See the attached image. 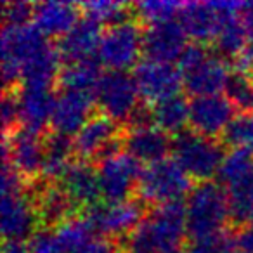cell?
<instances>
[{
    "mask_svg": "<svg viewBox=\"0 0 253 253\" xmlns=\"http://www.w3.org/2000/svg\"><path fill=\"white\" fill-rule=\"evenodd\" d=\"M186 236V203L173 201L153 207L122 243L128 253H165L179 248Z\"/></svg>",
    "mask_w": 253,
    "mask_h": 253,
    "instance_id": "cell-1",
    "label": "cell"
},
{
    "mask_svg": "<svg viewBox=\"0 0 253 253\" xmlns=\"http://www.w3.org/2000/svg\"><path fill=\"white\" fill-rule=\"evenodd\" d=\"M229 201V222L232 231H241L253 218V153L231 149L217 173Z\"/></svg>",
    "mask_w": 253,
    "mask_h": 253,
    "instance_id": "cell-2",
    "label": "cell"
},
{
    "mask_svg": "<svg viewBox=\"0 0 253 253\" xmlns=\"http://www.w3.org/2000/svg\"><path fill=\"white\" fill-rule=\"evenodd\" d=\"M187 238L191 241L224 231L229 222V201L220 182H196L186 201Z\"/></svg>",
    "mask_w": 253,
    "mask_h": 253,
    "instance_id": "cell-3",
    "label": "cell"
},
{
    "mask_svg": "<svg viewBox=\"0 0 253 253\" xmlns=\"http://www.w3.org/2000/svg\"><path fill=\"white\" fill-rule=\"evenodd\" d=\"M173 160L184 169L191 179L198 182L213 180L225 158L222 141L194 132L193 128L182 130L172 137Z\"/></svg>",
    "mask_w": 253,
    "mask_h": 253,
    "instance_id": "cell-4",
    "label": "cell"
},
{
    "mask_svg": "<svg viewBox=\"0 0 253 253\" xmlns=\"http://www.w3.org/2000/svg\"><path fill=\"white\" fill-rule=\"evenodd\" d=\"M191 177L173 158H165L142 167L137 182V200L144 205H167L182 201L193 189Z\"/></svg>",
    "mask_w": 253,
    "mask_h": 253,
    "instance_id": "cell-5",
    "label": "cell"
},
{
    "mask_svg": "<svg viewBox=\"0 0 253 253\" xmlns=\"http://www.w3.org/2000/svg\"><path fill=\"white\" fill-rule=\"evenodd\" d=\"M139 88L135 78L128 71L106 70L102 71L94 88V101L101 115L113 122L125 125L130 113L139 104Z\"/></svg>",
    "mask_w": 253,
    "mask_h": 253,
    "instance_id": "cell-6",
    "label": "cell"
},
{
    "mask_svg": "<svg viewBox=\"0 0 253 253\" xmlns=\"http://www.w3.org/2000/svg\"><path fill=\"white\" fill-rule=\"evenodd\" d=\"M146 205L139 200H126L118 203L99 201L85 210V220L92 231L101 234V238L125 239L146 217Z\"/></svg>",
    "mask_w": 253,
    "mask_h": 253,
    "instance_id": "cell-7",
    "label": "cell"
},
{
    "mask_svg": "<svg viewBox=\"0 0 253 253\" xmlns=\"http://www.w3.org/2000/svg\"><path fill=\"white\" fill-rule=\"evenodd\" d=\"M142 52V30L137 19L106 28L97 49V59L108 70L126 71L137 66Z\"/></svg>",
    "mask_w": 253,
    "mask_h": 253,
    "instance_id": "cell-8",
    "label": "cell"
},
{
    "mask_svg": "<svg viewBox=\"0 0 253 253\" xmlns=\"http://www.w3.org/2000/svg\"><path fill=\"white\" fill-rule=\"evenodd\" d=\"M95 170H97L101 198L108 203H118V201H126L137 189L142 167L139 160H135L126 151H122L97 162Z\"/></svg>",
    "mask_w": 253,
    "mask_h": 253,
    "instance_id": "cell-9",
    "label": "cell"
},
{
    "mask_svg": "<svg viewBox=\"0 0 253 253\" xmlns=\"http://www.w3.org/2000/svg\"><path fill=\"white\" fill-rule=\"evenodd\" d=\"M45 151V135L35 134L19 126L12 134L2 137V162L11 165L25 177L28 184L40 179Z\"/></svg>",
    "mask_w": 253,
    "mask_h": 253,
    "instance_id": "cell-10",
    "label": "cell"
},
{
    "mask_svg": "<svg viewBox=\"0 0 253 253\" xmlns=\"http://www.w3.org/2000/svg\"><path fill=\"white\" fill-rule=\"evenodd\" d=\"M132 75L135 78L142 101L151 106L177 95L180 87H184L182 73L173 63H160L149 59L139 61Z\"/></svg>",
    "mask_w": 253,
    "mask_h": 253,
    "instance_id": "cell-11",
    "label": "cell"
},
{
    "mask_svg": "<svg viewBox=\"0 0 253 253\" xmlns=\"http://www.w3.org/2000/svg\"><path fill=\"white\" fill-rule=\"evenodd\" d=\"M33 205H35L40 229H56L75 218L77 207L70 200L64 189L56 182H45V180H37L30 186Z\"/></svg>",
    "mask_w": 253,
    "mask_h": 253,
    "instance_id": "cell-12",
    "label": "cell"
},
{
    "mask_svg": "<svg viewBox=\"0 0 253 253\" xmlns=\"http://www.w3.org/2000/svg\"><path fill=\"white\" fill-rule=\"evenodd\" d=\"M94 104V92L61 90L54 104L50 132L66 137L77 135L82 126L94 116L92 115Z\"/></svg>",
    "mask_w": 253,
    "mask_h": 253,
    "instance_id": "cell-13",
    "label": "cell"
},
{
    "mask_svg": "<svg viewBox=\"0 0 253 253\" xmlns=\"http://www.w3.org/2000/svg\"><path fill=\"white\" fill-rule=\"evenodd\" d=\"M234 116V106L225 95H203L189 101V123L194 132L205 137H222Z\"/></svg>",
    "mask_w": 253,
    "mask_h": 253,
    "instance_id": "cell-14",
    "label": "cell"
},
{
    "mask_svg": "<svg viewBox=\"0 0 253 253\" xmlns=\"http://www.w3.org/2000/svg\"><path fill=\"white\" fill-rule=\"evenodd\" d=\"M2 236L5 241H23L40 229L30 189L21 194L2 196Z\"/></svg>",
    "mask_w": 253,
    "mask_h": 253,
    "instance_id": "cell-15",
    "label": "cell"
},
{
    "mask_svg": "<svg viewBox=\"0 0 253 253\" xmlns=\"http://www.w3.org/2000/svg\"><path fill=\"white\" fill-rule=\"evenodd\" d=\"M186 32L180 21H163L142 30V54L149 61L173 63L186 49Z\"/></svg>",
    "mask_w": 253,
    "mask_h": 253,
    "instance_id": "cell-16",
    "label": "cell"
},
{
    "mask_svg": "<svg viewBox=\"0 0 253 253\" xmlns=\"http://www.w3.org/2000/svg\"><path fill=\"white\" fill-rule=\"evenodd\" d=\"M123 135V125L104 115H94L73 137L75 158L80 162L97 160L102 149Z\"/></svg>",
    "mask_w": 253,
    "mask_h": 253,
    "instance_id": "cell-17",
    "label": "cell"
},
{
    "mask_svg": "<svg viewBox=\"0 0 253 253\" xmlns=\"http://www.w3.org/2000/svg\"><path fill=\"white\" fill-rule=\"evenodd\" d=\"M56 97L57 95H54V88L19 87L18 104L21 128L45 135L47 126H50Z\"/></svg>",
    "mask_w": 253,
    "mask_h": 253,
    "instance_id": "cell-18",
    "label": "cell"
},
{
    "mask_svg": "<svg viewBox=\"0 0 253 253\" xmlns=\"http://www.w3.org/2000/svg\"><path fill=\"white\" fill-rule=\"evenodd\" d=\"M101 23L88 16H82L77 25L57 40L56 47L64 64L92 59V54L97 52L101 43Z\"/></svg>",
    "mask_w": 253,
    "mask_h": 253,
    "instance_id": "cell-19",
    "label": "cell"
},
{
    "mask_svg": "<svg viewBox=\"0 0 253 253\" xmlns=\"http://www.w3.org/2000/svg\"><path fill=\"white\" fill-rule=\"evenodd\" d=\"M231 73L225 59L217 54H208L200 64L184 71V88L193 97L215 95L225 87V82Z\"/></svg>",
    "mask_w": 253,
    "mask_h": 253,
    "instance_id": "cell-20",
    "label": "cell"
},
{
    "mask_svg": "<svg viewBox=\"0 0 253 253\" xmlns=\"http://www.w3.org/2000/svg\"><path fill=\"white\" fill-rule=\"evenodd\" d=\"M59 186L64 189V193L70 196V200L75 203L77 208H85L99 203L101 189H99L97 170L88 162L75 160L64 175L61 177Z\"/></svg>",
    "mask_w": 253,
    "mask_h": 253,
    "instance_id": "cell-21",
    "label": "cell"
},
{
    "mask_svg": "<svg viewBox=\"0 0 253 253\" xmlns=\"http://www.w3.org/2000/svg\"><path fill=\"white\" fill-rule=\"evenodd\" d=\"M123 149L139 162L155 163L172 151V139L156 125L123 132Z\"/></svg>",
    "mask_w": 253,
    "mask_h": 253,
    "instance_id": "cell-22",
    "label": "cell"
},
{
    "mask_svg": "<svg viewBox=\"0 0 253 253\" xmlns=\"http://www.w3.org/2000/svg\"><path fill=\"white\" fill-rule=\"evenodd\" d=\"M180 25L187 37L198 43L213 40L224 16L218 14L210 2H187L179 12Z\"/></svg>",
    "mask_w": 253,
    "mask_h": 253,
    "instance_id": "cell-23",
    "label": "cell"
},
{
    "mask_svg": "<svg viewBox=\"0 0 253 253\" xmlns=\"http://www.w3.org/2000/svg\"><path fill=\"white\" fill-rule=\"evenodd\" d=\"M80 5L70 2H42L35 4L33 26L45 37H63L77 25Z\"/></svg>",
    "mask_w": 253,
    "mask_h": 253,
    "instance_id": "cell-24",
    "label": "cell"
},
{
    "mask_svg": "<svg viewBox=\"0 0 253 253\" xmlns=\"http://www.w3.org/2000/svg\"><path fill=\"white\" fill-rule=\"evenodd\" d=\"M75 149L73 141L66 135L47 132L45 134V151H43L42 163V177L45 182H56L61 180L68 167L75 162Z\"/></svg>",
    "mask_w": 253,
    "mask_h": 253,
    "instance_id": "cell-25",
    "label": "cell"
},
{
    "mask_svg": "<svg viewBox=\"0 0 253 253\" xmlns=\"http://www.w3.org/2000/svg\"><path fill=\"white\" fill-rule=\"evenodd\" d=\"M99 59H85L78 63L64 64L57 77V87L61 90H80V92H94L99 78Z\"/></svg>",
    "mask_w": 253,
    "mask_h": 253,
    "instance_id": "cell-26",
    "label": "cell"
},
{
    "mask_svg": "<svg viewBox=\"0 0 253 253\" xmlns=\"http://www.w3.org/2000/svg\"><path fill=\"white\" fill-rule=\"evenodd\" d=\"M213 45L217 56H220L222 59H232V61L250 45L243 19L238 14L225 16L222 19L220 28H218L217 35L213 39Z\"/></svg>",
    "mask_w": 253,
    "mask_h": 253,
    "instance_id": "cell-27",
    "label": "cell"
},
{
    "mask_svg": "<svg viewBox=\"0 0 253 253\" xmlns=\"http://www.w3.org/2000/svg\"><path fill=\"white\" fill-rule=\"evenodd\" d=\"M153 116L158 128L175 135L186 130V123H189V101L182 94L160 101L153 104Z\"/></svg>",
    "mask_w": 253,
    "mask_h": 253,
    "instance_id": "cell-28",
    "label": "cell"
},
{
    "mask_svg": "<svg viewBox=\"0 0 253 253\" xmlns=\"http://www.w3.org/2000/svg\"><path fill=\"white\" fill-rule=\"evenodd\" d=\"M80 9L84 11V16L95 19L102 25L115 26L122 25V23L135 19L134 7L132 4H125V2H113V0H92V2H82Z\"/></svg>",
    "mask_w": 253,
    "mask_h": 253,
    "instance_id": "cell-29",
    "label": "cell"
},
{
    "mask_svg": "<svg viewBox=\"0 0 253 253\" xmlns=\"http://www.w3.org/2000/svg\"><path fill=\"white\" fill-rule=\"evenodd\" d=\"M225 97L239 113H253V77L231 70L225 82Z\"/></svg>",
    "mask_w": 253,
    "mask_h": 253,
    "instance_id": "cell-30",
    "label": "cell"
},
{
    "mask_svg": "<svg viewBox=\"0 0 253 253\" xmlns=\"http://www.w3.org/2000/svg\"><path fill=\"white\" fill-rule=\"evenodd\" d=\"M54 231L64 253H78L92 241V232H94L85 218H70Z\"/></svg>",
    "mask_w": 253,
    "mask_h": 253,
    "instance_id": "cell-31",
    "label": "cell"
},
{
    "mask_svg": "<svg viewBox=\"0 0 253 253\" xmlns=\"http://www.w3.org/2000/svg\"><path fill=\"white\" fill-rule=\"evenodd\" d=\"M220 141L232 149L253 153V113H238L224 130Z\"/></svg>",
    "mask_w": 253,
    "mask_h": 253,
    "instance_id": "cell-32",
    "label": "cell"
},
{
    "mask_svg": "<svg viewBox=\"0 0 253 253\" xmlns=\"http://www.w3.org/2000/svg\"><path fill=\"white\" fill-rule=\"evenodd\" d=\"M134 16L137 21H144L148 25L155 23L172 21L182 9V4L172 2V0H144V2H135Z\"/></svg>",
    "mask_w": 253,
    "mask_h": 253,
    "instance_id": "cell-33",
    "label": "cell"
},
{
    "mask_svg": "<svg viewBox=\"0 0 253 253\" xmlns=\"http://www.w3.org/2000/svg\"><path fill=\"white\" fill-rule=\"evenodd\" d=\"M238 238L232 229H224L207 238L194 239L187 245L186 253H234Z\"/></svg>",
    "mask_w": 253,
    "mask_h": 253,
    "instance_id": "cell-34",
    "label": "cell"
},
{
    "mask_svg": "<svg viewBox=\"0 0 253 253\" xmlns=\"http://www.w3.org/2000/svg\"><path fill=\"white\" fill-rule=\"evenodd\" d=\"M2 9V26H26L28 21L33 18L35 12V4L30 2H23V0H14V2H2L0 4Z\"/></svg>",
    "mask_w": 253,
    "mask_h": 253,
    "instance_id": "cell-35",
    "label": "cell"
},
{
    "mask_svg": "<svg viewBox=\"0 0 253 253\" xmlns=\"http://www.w3.org/2000/svg\"><path fill=\"white\" fill-rule=\"evenodd\" d=\"M19 104L18 90H4L2 94V128L4 135L12 134L19 126Z\"/></svg>",
    "mask_w": 253,
    "mask_h": 253,
    "instance_id": "cell-36",
    "label": "cell"
},
{
    "mask_svg": "<svg viewBox=\"0 0 253 253\" xmlns=\"http://www.w3.org/2000/svg\"><path fill=\"white\" fill-rule=\"evenodd\" d=\"M208 54H210V50H208V47L205 43H198V42L187 43L186 49L180 54V57L177 59V68L180 70V73H184V71L200 64Z\"/></svg>",
    "mask_w": 253,
    "mask_h": 253,
    "instance_id": "cell-37",
    "label": "cell"
},
{
    "mask_svg": "<svg viewBox=\"0 0 253 253\" xmlns=\"http://www.w3.org/2000/svg\"><path fill=\"white\" fill-rule=\"evenodd\" d=\"M118 248H120V243L115 241V239L97 238V239H92L78 253H118Z\"/></svg>",
    "mask_w": 253,
    "mask_h": 253,
    "instance_id": "cell-38",
    "label": "cell"
},
{
    "mask_svg": "<svg viewBox=\"0 0 253 253\" xmlns=\"http://www.w3.org/2000/svg\"><path fill=\"white\" fill-rule=\"evenodd\" d=\"M236 238H238L239 253H253V218L246 227L236 232Z\"/></svg>",
    "mask_w": 253,
    "mask_h": 253,
    "instance_id": "cell-39",
    "label": "cell"
},
{
    "mask_svg": "<svg viewBox=\"0 0 253 253\" xmlns=\"http://www.w3.org/2000/svg\"><path fill=\"white\" fill-rule=\"evenodd\" d=\"M241 19L245 25L246 35H248V43L253 45V2H243Z\"/></svg>",
    "mask_w": 253,
    "mask_h": 253,
    "instance_id": "cell-40",
    "label": "cell"
},
{
    "mask_svg": "<svg viewBox=\"0 0 253 253\" xmlns=\"http://www.w3.org/2000/svg\"><path fill=\"white\" fill-rule=\"evenodd\" d=\"M2 253H33V252L23 241H5Z\"/></svg>",
    "mask_w": 253,
    "mask_h": 253,
    "instance_id": "cell-41",
    "label": "cell"
},
{
    "mask_svg": "<svg viewBox=\"0 0 253 253\" xmlns=\"http://www.w3.org/2000/svg\"><path fill=\"white\" fill-rule=\"evenodd\" d=\"M165 253H186V252H182L180 248H177V250H172V252H165Z\"/></svg>",
    "mask_w": 253,
    "mask_h": 253,
    "instance_id": "cell-42",
    "label": "cell"
}]
</instances>
